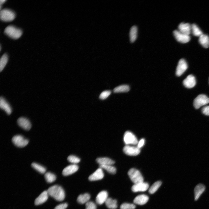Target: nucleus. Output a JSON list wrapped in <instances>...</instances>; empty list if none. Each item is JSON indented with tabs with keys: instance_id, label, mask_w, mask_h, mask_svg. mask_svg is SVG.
Wrapping results in <instances>:
<instances>
[{
	"instance_id": "nucleus-1",
	"label": "nucleus",
	"mask_w": 209,
	"mask_h": 209,
	"mask_svg": "<svg viewBox=\"0 0 209 209\" xmlns=\"http://www.w3.org/2000/svg\"><path fill=\"white\" fill-rule=\"evenodd\" d=\"M48 195L59 201H63L65 197V193L61 186L55 185L48 188L47 191Z\"/></svg>"
},
{
	"instance_id": "nucleus-2",
	"label": "nucleus",
	"mask_w": 209,
	"mask_h": 209,
	"mask_svg": "<svg viewBox=\"0 0 209 209\" xmlns=\"http://www.w3.org/2000/svg\"><path fill=\"white\" fill-rule=\"evenodd\" d=\"M5 33L12 38L17 39L21 36L23 32L20 29L13 26L10 25L5 28Z\"/></svg>"
},
{
	"instance_id": "nucleus-3",
	"label": "nucleus",
	"mask_w": 209,
	"mask_h": 209,
	"mask_svg": "<svg viewBox=\"0 0 209 209\" xmlns=\"http://www.w3.org/2000/svg\"><path fill=\"white\" fill-rule=\"evenodd\" d=\"M128 175L131 181L136 184L143 182L144 179L140 171L134 168L130 169L128 172Z\"/></svg>"
},
{
	"instance_id": "nucleus-4",
	"label": "nucleus",
	"mask_w": 209,
	"mask_h": 209,
	"mask_svg": "<svg viewBox=\"0 0 209 209\" xmlns=\"http://www.w3.org/2000/svg\"><path fill=\"white\" fill-rule=\"evenodd\" d=\"M209 103V98L206 95L201 94L198 95L194 100L193 105L195 108L198 109L201 107Z\"/></svg>"
},
{
	"instance_id": "nucleus-5",
	"label": "nucleus",
	"mask_w": 209,
	"mask_h": 209,
	"mask_svg": "<svg viewBox=\"0 0 209 209\" xmlns=\"http://www.w3.org/2000/svg\"><path fill=\"white\" fill-rule=\"evenodd\" d=\"M1 20L5 22H10L13 21L16 17L15 13L12 10L5 9L1 11L0 13Z\"/></svg>"
},
{
	"instance_id": "nucleus-6",
	"label": "nucleus",
	"mask_w": 209,
	"mask_h": 209,
	"mask_svg": "<svg viewBox=\"0 0 209 209\" xmlns=\"http://www.w3.org/2000/svg\"><path fill=\"white\" fill-rule=\"evenodd\" d=\"M124 141L126 145H136L138 141L136 136L132 132L127 131L125 133L124 137Z\"/></svg>"
},
{
	"instance_id": "nucleus-7",
	"label": "nucleus",
	"mask_w": 209,
	"mask_h": 209,
	"mask_svg": "<svg viewBox=\"0 0 209 209\" xmlns=\"http://www.w3.org/2000/svg\"><path fill=\"white\" fill-rule=\"evenodd\" d=\"M12 141L15 145L19 148L25 147L29 142L28 140L19 135L14 136L12 139Z\"/></svg>"
},
{
	"instance_id": "nucleus-8",
	"label": "nucleus",
	"mask_w": 209,
	"mask_h": 209,
	"mask_svg": "<svg viewBox=\"0 0 209 209\" xmlns=\"http://www.w3.org/2000/svg\"><path fill=\"white\" fill-rule=\"evenodd\" d=\"M173 35L177 40L179 42L185 43L189 42L190 40L189 35L184 34L178 30H175L173 32Z\"/></svg>"
},
{
	"instance_id": "nucleus-9",
	"label": "nucleus",
	"mask_w": 209,
	"mask_h": 209,
	"mask_svg": "<svg viewBox=\"0 0 209 209\" xmlns=\"http://www.w3.org/2000/svg\"><path fill=\"white\" fill-rule=\"evenodd\" d=\"M188 68L187 64L184 59H181L179 61L176 68V74L178 76H181Z\"/></svg>"
},
{
	"instance_id": "nucleus-10",
	"label": "nucleus",
	"mask_w": 209,
	"mask_h": 209,
	"mask_svg": "<svg viewBox=\"0 0 209 209\" xmlns=\"http://www.w3.org/2000/svg\"><path fill=\"white\" fill-rule=\"evenodd\" d=\"M124 152L127 155L135 156L138 155L140 152V149L137 146L126 145L123 148Z\"/></svg>"
},
{
	"instance_id": "nucleus-11",
	"label": "nucleus",
	"mask_w": 209,
	"mask_h": 209,
	"mask_svg": "<svg viewBox=\"0 0 209 209\" xmlns=\"http://www.w3.org/2000/svg\"><path fill=\"white\" fill-rule=\"evenodd\" d=\"M149 185L148 183L144 182L135 184L132 187V190L134 192H144L147 190L149 188Z\"/></svg>"
},
{
	"instance_id": "nucleus-12",
	"label": "nucleus",
	"mask_w": 209,
	"mask_h": 209,
	"mask_svg": "<svg viewBox=\"0 0 209 209\" xmlns=\"http://www.w3.org/2000/svg\"><path fill=\"white\" fill-rule=\"evenodd\" d=\"M18 125L24 130L29 131L31 128V125L30 121L27 119L21 117L19 118L17 120Z\"/></svg>"
},
{
	"instance_id": "nucleus-13",
	"label": "nucleus",
	"mask_w": 209,
	"mask_h": 209,
	"mask_svg": "<svg viewBox=\"0 0 209 209\" xmlns=\"http://www.w3.org/2000/svg\"><path fill=\"white\" fill-rule=\"evenodd\" d=\"M196 84V80L195 76L192 75H190L183 81V84L186 88H191L194 87Z\"/></svg>"
},
{
	"instance_id": "nucleus-14",
	"label": "nucleus",
	"mask_w": 209,
	"mask_h": 209,
	"mask_svg": "<svg viewBox=\"0 0 209 209\" xmlns=\"http://www.w3.org/2000/svg\"><path fill=\"white\" fill-rule=\"evenodd\" d=\"M205 186L202 184H199L195 187L194 189L195 200H197L206 190Z\"/></svg>"
},
{
	"instance_id": "nucleus-15",
	"label": "nucleus",
	"mask_w": 209,
	"mask_h": 209,
	"mask_svg": "<svg viewBox=\"0 0 209 209\" xmlns=\"http://www.w3.org/2000/svg\"><path fill=\"white\" fill-rule=\"evenodd\" d=\"M0 107L4 110L8 115H10L12 113V108L9 103L3 97L0 98Z\"/></svg>"
},
{
	"instance_id": "nucleus-16",
	"label": "nucleus",
	"mask_w": 209,
	"mask_h": 209,
	"mask_svg": "<svg viewBox=\"0 0 209 209\" xmlns=\"http://www.w3.org/2000/svg\"><path fill=\"white\" fill-rule=\"evenodd\" d=\"M104 177L102 169L100 168L98 169L89 177L90 181H94L102 179Z\"/></svg>"
},
{
	"instance_id": "nucleus-17",
	"label": "nucleus",
	"mask_w": 209,
	"mask_h": 209,
	"mask_svg": "<svg viewBox=\"0 0 209 209\" xmlns=\"http://www.w3.org/2000/svg\"><path fill=\"white\" fill-rule=\"evenodd\" d=\"M79 169V166L76 165H69L64 169L62 174L64 176H69L76 172Z\"/></svg>"
},
{
	"instance_id": "nucleus-18",
	"label": "nucleus",
	"mask_w": 209,
	"mask_h": 209,
	"mask_svg": "<svg viewBox=\"0 0 209 209\" xmlns=\"http://www.w3.org/2000/svg\"><path fill=\"white\" fill-rule=\"evenodd\" d=\"M108 193L106 191H102L100 192L97 195L96 198V203L99 205H101L106 201L108 199Z\"/></svg>"
},
{
	"instance_id": "nucleus-19",
	"label": "nucleus",
	"mask_w": 209,
	"mask_h": 209,
	"mask_svg": "<svg viewBox=\"0 0 209 209\" xmlns=\"http://www.w3.org/2000/svg\"><path fill=\"white\" fill-rule=\"evenodd\" d=\"M178 31L184 34L189 35L191 32V25L189 23H181L178 26Z\"/></svg>"
},
{
	"instance_id": "nucleus-20",
	"label": "nucleus",
	"mask_w": 209,
	"mask_h": 209,
	"mask_svg": "<svg viewBox=\"0 0 209 209\" xmlns=\"http://www.w3.org/2000/svg\"><path fill=\"white\" fill-rule=\"evenodd\" d=\"M48 194L47 191H44L42 193L35 199V204L38 205L43 204L47 200Z\"/></svg>"
},
{
	"instance_id": "nucleus-21",
	"label": "nucleus",
	"mask_w": 209,
	"mask_h": 209,
	"mask_svg": "<svg viewBox=\"0 0 209 209\" xmlns=\"http://www.w3.org/2000/svg\"><path fill=\"white\" fill-rule=\"evenodd\" d=\"M149 197L144 194L139 195L134 200V203L139 205H143L145 204L148 201Z\"/></svg>"
},
{
	"instance_id": "nucleus-22",
	"label": "nucleus",
	"mask_w": 209,
	"mask_h": 209,
	"mask_svg": "<svg viewBox=\"0 0 209 209\" xmlns=\"http://www.w3.org/2000/svg\"><path fill=\"white\" fill-rule=\"evenodd\" d=\"M96 161L99 165H112L115 163V162L112 160L106 157L97 158L96 159Z\"/></svg>"
},
{
	"instance_id": "nucleus-23",
	"label": "nucleus",
	"mask_w": 209,
	"mask_h": 209,
	"mask_svg": "<svg viewBox=\"0 0 209 209\" xmlns=\"http://www.w3.org/2000/svg\"><path fill=\"white\" fill-rule=\"evenodd\" d=\"M199 41L204 48H207L209 47V37L207 35L203 34L199 37Z\"/></svg>"
},
{
	"instance_id": "nucleus-24",
	"label": "nucleus",
	"mask_w": 209,
	"mask_h": 209,
	"mask_svg": "<svg viewBox=\"0 0 209 209\" xmlns=\"http://www.w3.org/2000/svg\"><path fill=\"white\" fill-rule=\"evenodd\" d=\"M90 198L89 194L86 193L80 195L78 197L77 201L79 204H83L87 202Z\"/></svg>"
},
{
	"instance_id": "nucleus-25",
	"label": "nucleus",
	"mask_w": 209,
	"mask_h": 209,
	"mask_svg": "<svg viewBox=\"0 0 209 209\" xmlns=\"http://www.w3.org/2000/svg\"><path fill=\"white\" fill-rule=\"evenodd\" d=\"M107 206L111 209H115L117 207V201L111 198H108L105 202Z\"/></svg>"
},
{
	"instance_id": "nucleus-26",
	"label": "nucleus",
	"mask_w": 209,
	"mask_h": 209,
	"mask_svg": "<svg viewBox=\"0 0 209 209\" xmlns=\"http://www.w3.org/2000/svg\"><path fill=\"white\" fill-rule=\"evenodd\" d=\"M137 29L136 26L132 27L130 30V38L131 42H133L136 40L137 37Z\"/></svg>"
},
{
	"instance_id": "nucleus-27",
	"label": "nucleus",
	"mask_w": 209,
	"mask_h": 209,
	"mask_svg": "<svg viewBox=\"0 0 209 209\" xmlns=\"http://www.w3.org/2000/svg\"><path fill=\"white\" fill-rule=\"evenodd\" d=\"M130 89V87L128 85H122L115 87L113 91L115 93L126 92H128Z\"/></svg>"
},
{
	"instance_id": "nucleus-28",
	"label": "nucleus",
	"mask_w": 209,
	"mask_h": 209,
	"mask_svg": "<svg viewBox=\"0 0 209 209\" xmlns=\"http://www.w3.org/2000/svg\"><path fill=\"white\" fill-rule=\"evenodd\" d=\"M99 167L107 171L109 173L115 174L117 171L116 169L112 165H99Z\"/></svg>"
},
{
	"instance_id": "nucleus-29",
	"label": "nucleus",
	"mask_w": 209,
	"mask_h": 209,
	"mask_svg": "<svg viewBox=\"0 0 209 209\" xmlns=\"http://www.w3.org/2000/svg\"><path fill=\"white\" fill-rule=\"evenodd\" d=\"M191 32L194 36L199 37L203 34L201 30L195 24L191 25Z\"/></svg>"
},
{
	"instance_id": "nucleus-30",
	"label": "nucleus",
	"mask_w": 209,
	"mask_h": 209,
	"mask_svg": "<svg viewBox=\"0 0 209 209\" xmlns=\"http://www.w3.org/2000/svg\"><path fill=\"white\" fill-rule=\"evenodd\" d=\"M8 60V57L6 54H4L0 60V71L1 72L7 65Z\"/></svg>"
},
{
	"instance_id": "nucleus-31",
	"label": "nucleus",
	"mask_w": 209,
	"mask_h": 209,
	"mask_svg": "<svg viewBox=\"0 0 209 209\" xmlns=\"http://www.w3.org/2000/svg\"><path fill=\"white\" fill-rule=\"evenodd\" d=\"M162 182L161 181H158L154 183L149 190V192L151 194L154 193L161 185Z\"/></svg>"
},
{
	"instance_id": "nucleus-32",
	"label": "nucleus",
	"mask_w": 209,
	"mask_h": 209,
	"mask_svg": "<svg viewBox=\"0 0 209 209\" xmlns=\"http://www.w3.org/2000/svg\"><path fill=\"white\" fill-rule=\"evenodd\" d=\"M44 178L46 181L48 183L53 182L56 179V176L55 175L49 172L45 173Z\"/></svg>"
},
{
	"instance_id": "nucleus-33",
	"label": "nucleus",
	"mask_w": 209,
	"mask_h": 209,
	"mask_svg": "<svg viewBox=\"0 0 209 209\" xmlns=\"http://www.w3.org/2000/svg\"><path fill=\"white\" fill-rule=\"evenodd\" d=\"M31 165L34 169L41 174H44L46 172V169L44 167L38 164L33 163Z\"/></svg>"
},
{
	"instance_id": "nucleus-34",
	"label": "nucleus",
	"mask_w": 209,
	"mask_h": 209,
	"mask_svg": "<svg viewBox=\"0 0 209 209\" xmlns=\"http://www.w3.org/2000/svg\"><path fill=\"white\" fill-rule=\"evenodd\" d=\"M68 160L69 162L75 165L79 163L81 161L78 157L73 155L69 156L68 158Z\"/></svg>"
},
{
	"instance_id": "nucleus-35",
	"label": "nucleus",
	"mask_w": 209,
	"mask_h": 209,
	"mask_svg": "<svg viewBox=\"0 0 209 209\" xmlns=\"http://www.w3.org/2000/svg\"><path fill=\"white\" fill-rule=\"evenodd\" d=\"M136 206L132 204L124 203L121 205L120 208L121 209H135Z\"/></svg>"
},
{
	"instance_id": "nucleus-36",
	"label": "nucleus",
	"mask_w": 209,
	"mask_h": 209,
	"mask_svg": "<svg viewBox=\"0 0 209 209\" xmlns=\"http://www.w3.org/2000/svg\"><path fill=\"white\" fill-rule=\"evenodd\" d=\"M111 92L110 90L104 91L102 92L99 96V98L101 100L107 99L111 94Z\"/></svg>"
},
{
	"instance_id": "nucleus-37",
	"label": "nucleus",
	"mask_w": 209,
	"mask_h": 209,
	"mask_svg": "<svg viewBox=\"0 0 209 209\" xmlns=\"http://www.w3.org/2000/svg\"><path fill=\"white\" fill-rule=\"evenodd\" d=\"M85 209H96V204L92 201H88L86 204Z\"/></svg>"
},
{
	"instance_id": "nucleus-38",
	"label": "nucleus",
	"mask_w": 209,
	"mask_h": 209,
	"mask_svg": "<svg viewBox=\"0 0 209 209\" xmlns=\"http://www.w3.org/2000/svg\"><path fill=\"white\" fill-rule=\"evenodd\" d=\"M201 111L203 114L206 116H209V106L204 107L202 109Z\"/></svg>"
},
{
	"instance_id": "nucleus-39",
	"label": "nucleus",
	"mask_w": 209,
	"mask_h": 209,
	"mask_svg": "<svg viewBox=\"0 0 209 209\" xmlns=\"http://www.w3.org/2000/svg\"><path fill=\"white\" fill-rule=\"evenodd\" d=\"M68 206V204L67 203H63L56 206L54 209H66Z\"/></svg>"
},
{
	"instance_id": "nucleus-40",
	"label": "nucleus",
	"mask_w": 209,
	"mask_h": 209,
	"mask_svg": "<svg viewBox=\"0 0 209 209\" xmlns=\"http://www.w3.org/2000/svg\"><path fill=\"white\" fill-rule=\"evenodd\" d=\"M145 143V139H142L138 141L137 146L140 149V148L142 147L144 145Z\"/></svg>"
},
{
	"instance_id": "nucleus-41",
	"label": "nucleus",
	"mask_w": 209,
	"mask_h": 209,
	"mask_svg": "<svg viewBox=\"0 0 209 209\" xmlns=\"http://www.w3.org/2000/svg\"><path fill=\"white\" fill-rule=\"evenodd\" d=\"M6 1V0H1V5L2 4L4 3Z\"/></svg>"
}]
</instances>
